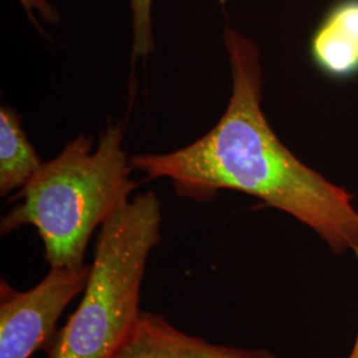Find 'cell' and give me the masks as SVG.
I'll list each match as a JSON object with an SVG mask.
<instances>
[{"instance_id":"1","label":"cell","mask_w":358,"mask_h":358,"mask_svg":"<svg viewBox=\"0 0 358 358\" xmlns=\"http://www.w3.org/2000/svg\"><path fill=\"white\" fill-rule=\"evenodd\" d=\"M223 41L232 90L217 125L176 152L134 155L130 166L148 178L170 179L179 196L192 201H208L219 190L248 194L306 224L334 254H355L353 195L301 162L271 128L255 43L231 27Z\"/></svg>"},{"instance_id":"2","label":"cell","mask_w":358,"mask_h":358,"mask_svg":"<svg viewBox=\"0 0 358 358\" xmlns=\"http://www.w3.org/2000/svg\"><path fill=\"white\" fill-rule=\"evenodd\" d=\"M125 129L109 124L93 150V140L78 136L64 150L43 164L1 217V235L22 226L38 231L50 267L80 268L90 238L128 203L137 183L130 178L124 150Z\"/></svg>"},{"instance_id":"3","label":"cell","mask_w":358,"mask_h":358,"mask_svg":"<svg viewBox=\"0 0 358 358\" xmlns=\"http://www.w3.org/2000/svg\"><path fill=\"white\" fill-rule=\"evenodd\" d=\"M162 211L153 192L130 199L100 229L90 278L48 358H115L134 331L149 256L161 242Z\"/></svg>"},{"instance_id":"4","label":"cell","mask_w":358,"mask_h":358,"mask_svg":"<svg viewBox=\"0 0 358 358\" xmlns=\"http://www.w3.org/2000/svg\"><path fill=\"white\" fill-rule=\"evenodd\" d=\"M90 266L50 267L45 278L27 291L0 282V358H31L50 350L57 322L66 307L84 292Z\"/></svg>"},{"instance_id":"5","label":"cell","mask_w":358,"mask_h":358,"mask_svg":"<svg viewBox=\"0 0 358 358\" xmlns=\"http://www.w3.org/2000/svg\"><path fill=\"white\" fill-rule=\"evenodd\" d=\"M115 358H280L266 348L219 345L174 327L165 316L142 310Z\"/></svg>"},{"instance_id":"6","label":"cell","mask_w":358,"mask_h":358,"mask_svg":"<svg viewBox=\"0 0 358 358\" xmlns=\"http://www.w3.org/2000/svg\"><path fill=\"white\" fill-rule=\"evenodd\" d=\"M310 55L321 71L334 78L358 73V0H338L310 38Z\"/></svg>"},{"instance_id":"7","label":"cell","mask_w":358,"mask_h":358,"mask_svg":"<svg viewBox=\"0 0 358 358\" xmlns=\"http://www.w3.org/2000/svg\"><path fill=\"white\" fill-rule=\"evenodd\" d=\"M43 162L27 138L22 118L10 106L0 108V195L20 190Z\"/></svg>"},{"instance_id":"8","label":"cell","mask_w":358,"mask_h":358,"mask_svg":"<svg viewBox=\"0 0 358 358\" xmlns=\"http://www.w3.org/2000/svg\"><path fill=\"white\" fill-rule=\"evenodd\" d=\"M155 0H129L131 13V60L146 59L155 51L153 7Z\"/></svg>"},{"instance_id":"9","label":"cell","mask_w":358,"mask_h":358,"mask_svg":"<svg viewBox=\"0 0 358 358\" xmlns=\"http://www.w3.org/2000/svg\"><path fill=\"white\" fill-rule=\"evenodd\" d=\"M17 1L26 11L31 23L38 28H40L38 20L48 23L51 26L59 24L60 13L50 0H17Z\"/></svg>"},{"instance_id":"10","label":"cell","mask_w":358,"mask_h":358,"mask_svg":"<svg viewBox=\"0 0 358 358\" xmlns=\"http://www.w3.org/2000/svg\"><path fill=\"white\" fill-rule=\"evenodd\" d=\"M355 255L357 257L358 262V250L355 252ZM348 358H358V333L357 337H356V341H355V344H353V348H352V350H350V353H349V356Z\"/></svg>"}]
</instances>
